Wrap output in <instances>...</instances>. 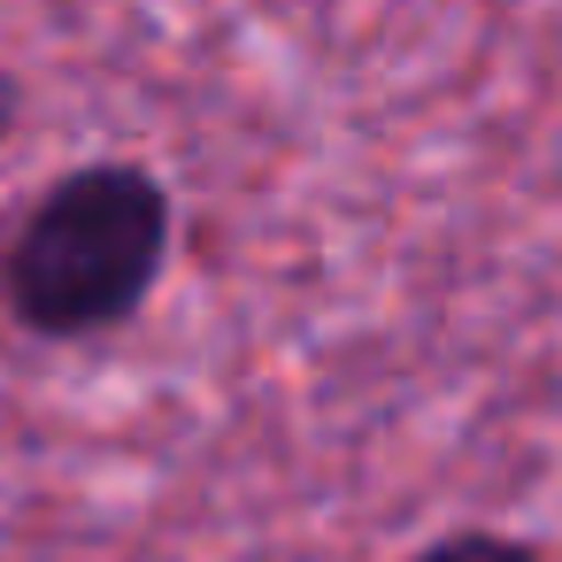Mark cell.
I'll list each match as a JSON object with an SVG mask.
<instances>
[{
  "label": "cell",
  "instance_id": "3",
  "mask_svg": "<svg viewBox=\"0 0 562 562\" xmlns=\"http://www.w3.org/2000/svg\"><path fill=\"white\" fill-rule=\"evenodd\" d=\"M9 116H16V109H9V86H0V139H9Z\"/></svg>",
  "mask_w": 562,
  "mask_h": 562
},
{
  "label": "cell",
  "instance_id": "2",
  "mask_svg": "<svg viewBox=\"0 0 562 562\" xmlns=\"http://www.w3.org/2000/svg\"><path fill=\"white\" fill-rule=\"evenodd\" d=\"M416 562H539L524 539H508V531H447V539H431Z\"/></svg>",
  "mask_w": 562,
  "mask_h": 562
},
{
  "label": "cell",
  "instance_id": "1",
  "mask_svg": "<svg viewBox=\"0 0 562 562\" xmlns=\"http://www.w3.org/2000/svg\"><path fill=\"white\" fill-rule=\"evenodd\" d=\"M170 255V193L139 162H86L55 178L0 247V301L40 339H93L124 324Z\"/></svg>",
  "mask_w": 562,
  "mask_h": 562
}]
</instances>
